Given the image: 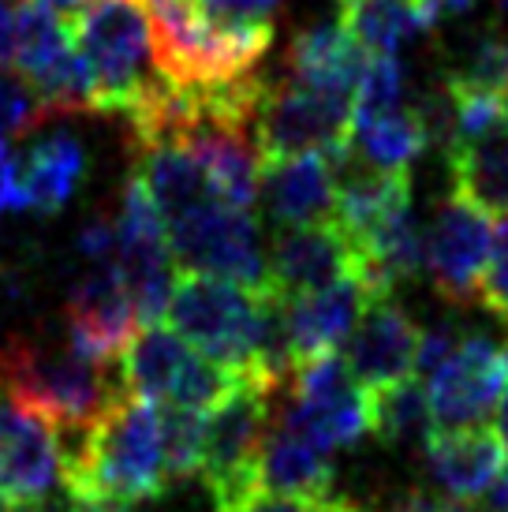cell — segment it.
Segmentation results:
<instances>
[{
  "instance_id": "8d00e7d4",
  "label": "cell",
  "mask_w": 508,
  "mask_h": 512,
  "mask_svg": "<svg viewBox=\"0 0 508 512\" xmlns=\"http://www.w3.org/2000/svg\"><path fill=\"white\" fill-rule=\"evenodd\" d=\"M359 512H475L471 509V501H456L449 494H430V490H408V494H400L393 498L389 505H381V509H363Z\"/></svg>"
},
{
  "instance_id": "6da1fadb",
  "label": "cell",
  "mask_w": 508,
  "mask_h": 512,
  "mask_svg": "<svg viewBox=\"0 0 508 512\" xmlns=\"http://www.w3.org/2000/svg\"><path fill=\"white\" fill-rule=\"evenodd\" d=\"M64 486L68 498L94 494L124 505L169 494L172 483L161 453V419L154 400L120 393L90 427L79 430L75 445L64 449Z\"/></svg>"
},
{
  "instance_id": "f1b7e54d",
  "label": "cell",
  "mask_w": 508,
  "mask_h": 512,
  "mask_svg": "<svg viewBox=\"0 0 508 512\" xmlns=\"http://www.w3.org/2000/svg\"><path fill=\"white\" fill-rule=\"evenodd\" d=\"M508 86V38L486 34L456 60L445 75V90H475V94H505Z\"/></svg>"
},
{
  "instance_id": "f546056e",
  "label": "cell",
  "mask_w": 508,
  "mask_h": 512,
  "mask_svg": "<svg viewBox=\"0 0 508 512\" xmlns=\"http://www.w3.org/2000/svg\"><path fill=\"white\" fill-rule=\"evenodd\" d=\"M404 105V64L396 57H370L352 98V120L393 113Z\"/></svg>"
},
{
  "instance_id": "ba28073f",
  "label": "cell",
  "mask_w": 508,
  "mask_h": 512,
  "mask_svg": "<svg viewBox=\"0 0 508 512\" xmlns=\"http://www.w3.org/2000/svg\"><path fill=\"white\" fill-rule=\"evenodd\" d=\"M169 251L180 270L225 277L247 288H266V251L251 210L213 199L165 225Z\"/></svg>"
},
{
  "instance_id": "74e56055",
  "label": "cell",
  "mask_w": 508,
  "mask_h": 512,
  "mask_svg": "<svg viewBox=\"0 0 508 512\" xmlns=\"http://www.w3.org/2000/svg\"><path fill=\"white\" fill-rule=\"evenodd\" d=\"M15 53V4L12 0H0V68L12 64Z\"/></svg>"
},
{
  "instance_id": "44dd1931",
  "label": "cell",
  "mask_w": 508,
  "mask_h": 512,
  "mask_svg": "<svg viewBox=\"0 0 508 512\" xmlns=\"http://www.w3.org/2000/svg\"><path fill=\"white\" fill-rule=\"evenodd\" d=\"M258 195L277 228L329 221L333 206H337V157L292 154L262 161Z\"/></svg>"
},
{
  "instance_id": "603a6c76",
  "label": "cell",
  "mask_w": 508,
  "mask_h": 512,
  "mask_svg": "<svg viewBox=\"0 0 508 512\" xmlns=\"http://www.w3.org/2000/svg\"><path fill=\"white\" fill-rule=\"evenodd\" d=\"M258 479L277 494L296 498H333L337 486V464L333 453L314 445L307 434L288 427L284 419H273L266 434L262 456H258Z\"/></svg>"
},
{
  "instance_id": "7a4b0ae2",
  "label": "cell",
  "mask_w": 508,
  "mask_h": 512,
  "mask_svg": "<svg viewBox=\"0 0 508 512\" xmlns=\"http://www.w3.org/2000/svg\"><path fill=\"white\" fill-rule=\"evenodd\" d=\"M75 49L94 75L98 113L139 116L169 86L157 68L154 30L142 0H94L71 23Z\"/></svg>"
},
{
  "instance_id": "30bf717a",
  "label": "cell",
  "mask_w": 508,
  "mask_h": 512,
  "mask_svg": "<svg viewBox=\"0 0 508 512\" xmlns=\"http://www.w3.org/2000/svg\"><path fill=\"white\" fill-rule=\"evenodd\" d=\"M292 400L284 404L288 427L307 434L329 453L355 449L370 434V393L352 378L340 352H325L292 370Z\"/></svg>"
},
{
  "instance_id": "ffe728a7",
  "label": "cell",
  "mask_w": 508,
  "mask_h": 512,
  "mask_svg": "<svg viewBox=\"0 0 508 512\" xmlns=\"http://www.w3.org/2000/svg\"><path fill=\"white\" fill-rule=\"evenodd\" d=\"M423 460L441 494L456 501H479L501 479L508 449L497 430L452 427L430 430V438L423 441Z\"/></svg>"
},
{
  "instance_id": "f6af8a7d",
  "label": "cell",
  "mask_w": 508,
  "mask_h": 512,
  "mask_svg": "<svg viewBox=\"0 0 508 512\" xmlns=\"http://www.w3.org/2000/svg\"><path fill=\"white\" fill-rule=\"evenodd\" d=\"M23 512H49V509H45V505H38V509H23Z\"/></svg>"
},
{
  "instance_id": "ac0fdd59",
  "label": "cell",
  "mask_w": 508,
  "mask_h": 512,
  "mask_svg": "<svg viewBox=\"0 0 508 512\" xmlns=\"http://www.w3.org/2000/svg\"><path fill=\"white\" fill-rule=\"evenodd\" d=\"M83 172L86 150L68 131L30 146L23 157H8V165L0 169V214L8 210L60 214L75 195Z\"/></svg>"
},
{
  "instance_id": "e0dca14e",
  "label": "cell",
  "mask_w": 508,
  "mask_h": 512,
  "mask_svg": "<svg viewBox=\"0 0 508 512\" xmlns=\"http://www.w3.org/2000/svg\"><path fill=\"white\" fill-rule=\"evenodd\" d=\"M419 337L423 326L393 296H378L370 299L363 318L355 322L352 337L344 344V363L355 382L374 393L415 374Z\"/></svg>"
},
{
  "instance_id": "ee69618b",
  "label": "cell",
  "mask_w": 508,
  "mask_h": 512,
  "mask_svg": "<svg viewBox=\"0 0 508 512\" xmlns=\"http://www.w3.org/2000/svg\"><path fill=\"white\" fill-rule=\"evenodd\" d=\"M142 4H150V0H142ZM176 4H195V0H176Z\"/></svg>"
},
{
  "instance_id": "4dcf8cb0",
  "label": "cell",
  "mask_w": 508,
  "mask_h": 512,
  "mask_svg": "<svg viewBox=\"0 0 508 512\" xmlns=\"http://www.w3.org/2000/svg\"><path fill=\"white\" fill-rule=\"evenodd\" d=\"M42 120H53V116H49V109L42 105V98L34 94V86L19 72L0 68V139L27 135V131H34Z\"/></svg>"
},
{
  "instance_id": "d4e9b609",
  "label": "cell",
  "mask_w": 508,
  "mask_h": 512,
  "mask_svg": "<svg viewBox=\"0 0 508 512\" xmlns=\"http://www.w3.org/2000/svg\"><path fill=\"white\" fill-rule=\"evenodd\" d=\"M445 165L452 172V191L479 202L490 214L508 210V124L471 143L445 146Z\"/></svg>"
},
{
  "instance_id": "7c38bea8",
  "label": "cell",
  "mask_w": 508,
  "mask_h": 512,
  "mask_svg": "<svg viewBox=\"0 0 508 512\" xmlns=\"http://www.w3.org/2000/svg\"><path fill=\"white\" fill-rule=\"evenodd\" d=\"M64 483V445L38 408L0 385V505L38 509Z\"/></svg>"
},
{
  "instance_id": "8fae6325",
  "label": "cell",
  "mask_w": 508,
  "mask_h": 512,
  "mask_svg": "<svg viewBox=\"0 0 508 512\" xmlns=\"http://www.w3.org/2000/svg\"><path fill=\"white\" fill-rule=\"evenodd\" d=\"M116 270H120L127 292L135 299L139 326L165 322L180 266H176V258L169 251L165 221L157 214V206L139 172H131L120 210H116Z\"/></svg>"
},
{
  "instance_id": "5b68a950",
  "label": "cell",
  "mask_w": 508,
  "mask_h": 512,
  "mask_svg": "<svg viewBox=\"0 0 508 512\" xmlns=\"http://www.w3.org/2000/svg\"><path fill=\"white\" fill-rule=\"evenodd\" d=\"M240 378L243 374L213 363L210 356L191 348L176 329H165L161 322L142 326L120 356L124 393H135L154 404H180V408L210 412L213 404H221L232 393V385Z\"/></svg>"
},
{
  "instance_id": "83f0119b",
  "label": "cell",
  "mask_w": 508,
  "mask_h": 512,
  "mask_svg": "<svg viewBox=\"0 0 508 512\" xmlns=\"http://www.w3.org/2000/svg\"><path fill=\"white\" fill-rule=\"evenodd\" d=\"M161 419V453L169 483H187L202 471V445H206V412L180 408V404H157Z\"/></svg>"
},
{
  "instance_id": "d590c367",
  "label": "cell",
  "mask_w": 508,
  "mask_h": 512,
  "mask_svg": "<svg viewBox=\"0 0 508 512\" xmlns=\"http://www.w3.org/2000/svg\"><path fill=\"white\" fill-rule=\"evenodd\" d=\"M79 255L94 266H113L116 262V217L98 214L79 228Z\"/></svg>"
},
{
  "instance_id": "d6986e66",
  "label": "cell",
  "mask_w": 508,
  "mask_h": 512,
  "mask_svg": "<svg viewBox=\"0 0 508 512\" xmlns=\"http://www.w3.org/2000/svg\"><path fill=\"white\" fill-rule=\"evenodd\" d=\"M370 299L374 296H370L367 281L359 273L322 288V292L281 299L284 326H288V344H292L296 367L314 356H325V352H340L348 344V337H352L355 322L367 311Z\"/></svg>"
},
{
  "instance_id": "9c48e42d",
  "label": "cell",
  "mask_w": 508,
  "mask_h": 512,
  "mask_svg": "<svg viewBox=\"0 0 508 512\" xmlns=\"http://www.w3.org/2000/svg\"><path fill=\"white\" fill-rule=\"evenodd\" d=\"M12 68L42 98L49 116L98 113L94 105V75L86 68L83 53L75 49L64 19L45 12L38 4H15V53Z\"/></svg>"
},
{
  "instance_id": "5bb4252c",
  "label": "cell",
  "mask_w": 508,
  "mask_h": 512,
  "mask_svg": "<svg viewBox=\"0 0 508 512\" xmlns=\"http://www.w3.org/2000/svg\"><path fill=\"white\" fill-rule=\"evenodd\" d=\"M490 243H494L490 210H482L479 202H471L460 191L438 202L430 225L423 228V270L430 273L441 299L467 303L479 296Z\"/></svg>"
},
{
  "instance_id": "cb8c5ba5",
  "label": "cell",
  "mask_w": 508,
  "mask_h": 512,
  "mask_svg": "<svg viewBox=\"0 0 508 512\" xmlns=\"http://www.w3.org/2000/svg\"><path fill=\"white\" fill-rule=\"evenodd\" d=\"M340 27L374 57H396L423 38L430 19L423 0H340Z\"/></svg>"
},
{
  "instance_id": "8992f818",
  "label": "cell",
  "mask_w": 508,
  "mask_h": 512,
  "mask_svg": "<svg viewBox=\"0 0 508 512\" xmlns=\"http://www.w3.org/2000/svg\"><path fill=\"white\" fill-rule=\"evenodd\" d=\"M281 389L240 378L221 404L206 412V445H202V471L198 479L210 486L217 505L251 494L258 479V456L273 427V397Z\"/></svg>"
},
{
  "instance_id": "4fadbf2b",
  "label": "cell",
  "mask_w": 508,
  "mask_h": 512,
  "mask_svg": "<svg viewBox=\"0 0 508 512\" xmlns=\"http://www.w3.org/2000/svg\"><path fill=\"white\" fill-rule=\"evenodd\" d=\"M508 393V341L490 333H464L460 348L426 374L434 430L479 427Z\"/></svg>"
},
{
  "instance_id": "d6a6232c",
  "label": "cell",
  "mask_w": 508,
  "mask_h": 512,
  "mask_svg": "<svg viewBox=\"0 0 508 512\" xmlns=\"http://www.w3.org/2000/svg\"><path fill=\"white\" fill-rule=\"evenodd\" d=\"M217 512H359V505L348 498H296V494H277L254 486L251 494L217 505Z\"/></svg>"
},
{
  "instance_id": "7bdbcfd3",
  "label": "cell",
  "mask_w": 508,
  "mask_h": 512,
  "mask_svg": "<svg viewBox=\"0 0 508 512\" xmlns=\"http://www.w3.org/2000/svg\"><path fill=\"white\" fill-rule=\"evenodd\" d=\"M501 109H505V124H508V86H505V94H501Z\"/></svg>"
},
{
  "instance_id": "ab89813d",
  "label": "cell",
  "mask_w": 508,
  "mask_h": 512,
  "mask_svg": "<svg viewBox=\"0 0 508 512\" xmlns=\"http://www.w3.org/2000/svg\"><path fill=\"white\" fill-rule=\"evenodd\" d=\"M30 4H38V8H45V12H53L57 19H64V23H75L94 0H30Z\"/></svg>"
},
{
  "instance_id": "484cf974",
  "label": "cell",
  "mask_w": 508,
  "mask_h": 512,
  "mask_svg": "<svg viewBox=\"0 0 508 512\" xmlns=\"http://www.w3.org/2000/svg\"><path fill=\"white\" fill-rule=\"evenodd\" d=\"M430 143V128L419 109L400 105L393 113L352 120V146L367 165L385 172H411V161Z\"/></svg>"
},
{
  "instance_id": "52a82bcc",
  "label": "cell",
  "mask_w": 508,
  "mask_h": 512,
  "mask_svg": "<svg viewBox=\"0 0 508 512\" xmlns=\"http://www.w3.org/2000/svg\"><path fill=\"white\" fill-rule=\"evenodd\" d=\"M251 131L262 161L292 154L340 157L352 150V98L314 90L292 75L281 83L266 79Z\"/></svg>"
},
{
  "instance_id": "60d3db41",
  "label": "cell",
  "mask_w": 508,
  "mask_h": 512,
  "mask_svg": "<svg viewBox=\"0 0 508 512\" xmlns=\"http://www.w3.org/2000/svg\"><path fill=\"white\" fill-rule=\"evenodd\" d=\"M486 512H508V471L490 486V494H486Z\"/></svg>"
},
{
  "instance_id": "836d02e7",
  "label": "cell",
  "mask_w": 508,
  "mask_h": 512,
  "mask_svg": "<svg viewBox=\"0 0 508 512\" xmlns=\"http://www.w3.org/2000/svg\"><path fill=\"white\" fill-rule=\"evenodd\" d=\"M479 299L486 311H494L508 326V210L494 217V243H490V262L482 273Z\"/></svg>"
},
{
  "instance_id": "1f68e13d",
  "label": "cell",
  "mask_w": 508,
  "mask_h": 512,
  "mask_svg": "<svg viewBox=\"0 0 508 512\" xmlns=\"http://www.w3.org/2000/svg\"><path fill=\"white\" fill-rule=\"evenodd\" d=\"M277 8H281V0H198V15L232 34L273 30Z\"/></svg>"
},
{
  "instance_id": "7402d4cb",
  "label": "cell",
  "mask_w": 508,
  "mask_h": 512,
  "mask_svg": "<svg viewBox=\"0 0 508 512\" xmlns=\"http://www.w3.org/2000/svg\"><path fill=\"white\" fill-rule=\"evenodd\" d=\"M363 53L367 49L340 23H311L292 38L288 53H284V68L292 79L314 86V90L355 98L359 75L367 68Z\"/></svg>"
},
{
  "instance_id": "3957f363",
  "label": "cell",
  "mask_w": 508,
  "mask_h": 512,
  "mask_svg": "<svg viewBox=\"0 0 508 512\" xmlns=\"http://www.w3.org/2000/svg\"><path fill=\"white\" fill-rule=\"evenodd\" d=\"M0 385L71 434L90 427L124 393L120 374L71 352L68 341L53 348L30 337H8L0 344Z\"/></svg>"
},
{
  "instance_id": "277c9868",
  "label": "cell",
  "mask_w": 508,
  "mask_h": 512,
  "mask_svg": "<svg viewBox=\"0 0 508 512\" xmlns=\"http://www.w3.org/2000/svg\"><path fill=\"white\" fill-rule=\"evenodd\" d=\"M150 30H154L157 68L176 86H213L232 83L254 72V64L266 57L273 30L232 34L206 23L195 4L176 0H150Z\"/></svg>"
},
{
  "instance_id": "2e32d148",
  "label": "cell",
  "mask_w": 508,
  "mask_h": 512,
  "mask_svg": "<svg viewBox=\"0 0 508 512\" xmlns=\"http://www.w3.org/2000/svg\"><path fill=\"white\" fill-rule=\"evenodd\" d=\"M64 322H68V333H64L68 348L90 363L109 367L116 363V356H124L139 314H135V299L127 292L116 262L94 266L86 277L75 281L64 303Z\"/></svg>"
},
{
  "instance_id": "e575fe53",
  "label": "cell",
  "mask_w": 508,
  "mask_h": 512,
  "mask_svg": "<svg viewBox=\"0 0 508 512\" xmlns=\"http://www.w3.org/2000/svg\"><path fill=\"white\" fill-rule=\"evenodd\" d=\"M464 341V329L456 326V322H438V326L423 329V337H419V359H415V370L419 374H430V370H438L445 359L460 348Z\"/></svg>"
},
{
  "instance_id": "b9f144b4",
  "label": "cell",
  "mask_w": 508,
  "mask_h": 512,
  "mask_svg": "<svg viewBox=\"0 0 508 512\" xmlns=\"http://www.w3.org/2000/svg\"><path fill=\"white\" fill-rule=\"evenodd\" d=\"M497 434H501V441H505V449H508V393L501 397V404H497Z\"/></svg>"
},
{
  "instance_id": "f35d334b",
  "label": "cell",
  "mask_w": 508,
  "mask_h": 512,
  "mask_svg": "<svg viewBox=\"0 0 508 512\" xmlns=\"http://www.w3.org/2000/svg\"><path fill=\"white\" fill-rule=\"evenodd\" d=\"M68 512H131V505L116 498H94V494H75L68 501Z\"/></svg>"
},
{
  "instance_id": "bcb514c9",
  "label": "cell",
  "mask_w": 508,
  "mask_h": 512,
  "mask_svg": "<svg viewBox=\"0 0 508 512\" xmlns=\"http://www.w3.org/2000/svg\"><path fill=\"white\" fill-rule=\"evenodd\" d=\"M0 512H8V509H4V505H0Z\"/></svg>"
},
{
  "instance_id": "4316f807",
  "label": "cell",
  "mask_w": 508,
  "mask_h": 512,
  "mask_svg": "<svg viewBox=\"0 0 508 512\" xmlns=\"http://www.w3.org/2000/svg\"><path fill=\"white\" fill-rule=\"evenodd\" d=\"M434 430V412L426 385L404 378L396 385L370 393V434H378L385 445H419Z\"/></svg>"
},
{
  "instance_id": "9a60e30c",
  "label": "cell",
  "mask_w": 508,
  "mask_h": 512,
  "mask_svg": "<svg viewBox=\"0 0 508 512\" xmlns=\"http://www.w3.org/2000/svg\"><path fill=\"white\" fill-rule=\"evenodd\" d=\"M355 273L363 277V255L333 217L318 225L277 228L266 255L269 292L281 299L322 292Z\"/></svg>"
}]
</instances>
